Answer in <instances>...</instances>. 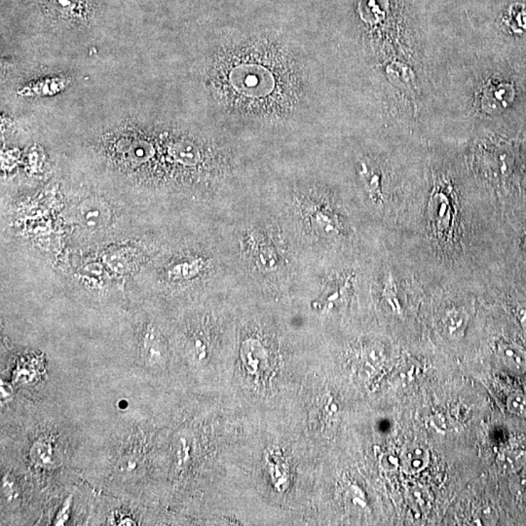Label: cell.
I'll use <instances>...</instances> for the list:
<instances>
[{"label":"cell","instance_id":"1","mask_svg":"<svg viewBox=\"0 0 526 526\" xmlns=\"http://www.w3.org/2000/svg\"><path fill=\"white\" fill-rule=\"evenodd\" d=\"M84 147L100 177L95 187L143 214L212 211L243 168L226 137L167 118H121L102 126Z\"/></svg>","mask_w":526,"mask_h":526},{"label":"cell","instance_id":"2","mask_svg":"<svg viewBox=\"0 0 526 526\" xmlns=\"http://www.w3.org/2000/svg\"><path fill=\"white\" fill-rule=\"evenodd\" d=\"M196 75L207 103L227 124L280 133L316 102V75L305 47L273 31L221 36L204 47Z\"/></svg>","mask_w":526,"mask_h":526},{"label":"cell","instance_id":"3","mask_svg":"<svg viewBox=\"0 0 526 526\" xmlns=\"http://www.w3.org/2000/svg\"><path fill=\"white\" fill-rule=\"evenodd\" d=\"M131 288L161 298H205L239 288L221 229L208 221L159 236Z\"/></svg>","mask_w":526,"mask_h":526},{"label":"cell","instance_id":"4","mask_svg":"<svg viewBox=\"0 0 526 526\" xmlns=\"http://www.w3.org/2000/svg\"><path fill=\"white\" fill-rule=\"evenodd\" d=\"M222 233L239 288L274 295L300 288L307 263L270 204L239 211Z\"/></svg>","mask_w":526,"mask_h":526},{"label":"cell","instance_id":"5","mask_svg":"<svg viewBox=\"0 0 526 526\" xmlns=\"http://www.w3.org/2000/svg\"><path fill=\"white\" fill-rule=\"evenodd\" d=\"M307 264L333 258L351 226L337 194L323 180L298 177L269 202Z\"/></svg>","mask_w":526,"mask_h":526},{"label":"cell","instance_id":"6","mask_svg":"<svg viewBox=\"0 0 526 526\" xmlns=\"http://www.w3.org/2000/svg\"><path fill=\"white\" fill-rule=\"evenodd\" d=\"M356 174L365 195V201L374 209H381L385 202L381 169L369 158H364L358 162Z\"/></svg>","mask_w":526,"mask_h":526},{"label":"cell","instance_id":"7","mask_svg":"<svg viewBox=\"0 0 526 526\" xmlns=\"http://www.w3.org/2000/svg\"><path fill=\"white\" fill-rule=\"evenodd\" d=\"M515 98V88L510 83H500L491 85L486 89L483 95V106L485 110L502 111L512 103Z\"/></svg>","mask_w":526,"mask_h":526},{"label":"cell","instance_id":"8","mask_svg":"<svg viewBox=\"0 0 526 526\" xmlns=\"http://www.w3.org/2000/svg\"><path fill=\"white\" fill-rule=\"evenodd\" d=\"M501 24L516 34H526V2L513 1L499 15Z\"/></svg>","mask_w":526,"mask_h":526},{"label":"cell","instance_id":"9","mask_svg":"<svg viewBox=\"0 0 526 526\" xmlns=\"http://www.w3.org/2000/svg\"><path fill=\"white\" fill-rule=\"evenodd\" d=\"M498 356L506 367L513 372H523L526 370V350L513 342H503L498 345Z\"/></svg>","mask_w":526,"mask_h":526},{"label":"cell","instance_id":"10","mask_svg":"<svg viewBox=\"0 0 526 526\" xmlns=\"http://www.w3.org/2000/svg\"><path fill=\"white\" fill-rule=\"evenodd\" d=\"M429 463V453L421 446L412 444L402 453V467L409 474H417Z\"/></svg>","mask_w":526,"mask_h":526},{"label":"cell","instance_id":"11","mask_svg":"<svg viewBox=\"0 0 526 526\" xmlns=\"http://www.w3.org/2000/svg\"><path fill=\"white\" fill-rule=\"evenodd\" d=\"M468 318L466 309H453L444 316V325L451 335H462L468 323Z\"/></svg>","mask_w":526,"mask_h":526},{"label":"cell","instance_id":"12","mask_svg":"<svg viewBox=\"0 0 526 526\" xmlns=\"http://www.w3.org/2000/svg\"><path fill=\"white\" fill-rule=\"evenodd\" d=\"M31 457L38 465H50L53 462V449L49 444L37 443L31 449Z\"/></svg>","mask_w":526,"mask_h":526},{"label":"cell","instance_id":"13","mask_svg":"<svg viewBox=\"0 0 526 526\" xmlns=\"http://www.w3.org/2000/svg\"><path fill=\"white\" fill-rule=\"evenodd\" d=\"M507 407L513 416L526 418V395L520 392L513 393L508 397Z\"/></svg>","mask_w":526,"mask_h":526},{"label":"cell","instance_id":"14","mask_svg":"<svg viewBox=\"0 0 526 526\" xmlns=\"http://www.w3.org/2000/svg\"><path fill=\"white\" fill-rule=\"evenodd\" d=\"M526 460L523 451H510L504 454L502 463L506 471H515L518 467L523 466Z\"/></svg>","mask_w":526,"mask_h":526},{"label":"cell","instance_id":"15","mask_svg":"<svg viewBox=\"0 0 526 526\" xmlns=\"http://www.w3.org/2000/svg\"><path fill=\"white\" fill-rule=\"evenodd\" d=\"M517 316L520 325H522V327L526 330V302L518 306Z\"/></svg>","mask_w":526,"mask_h":526},{"label":"cell","instance_id":"16","mask_svg":"<svg viewBox=\"0 0 526 526\" xmlns=\"http://www.w3.org/2000/svg\"><path fill=\"white\" fill-rule=\"evenodd\" d=\"M68 505L64 506L63 511L58 515V520H57L56 525H64V522H66V520H68Z\"/></svg>","mask_w":526,"mask_h":526},{"label":"cell","instance_id":"17","mask_svg":"<svg viewBox=\"0 0 526 526\" xmlns=\"http://www.w3.org/2000/svg\"><path fill=\"white\" fill-rule=\"evenodd\" d=\"M522 486H523V488H522V493H523V495H525V497H526V481H523V483H522Z\"/></svg>","mask_w":526,"mask_h":526},{"label":"cell","instance_id":"18","mask_svg":"<svg viewBox=\"0 0 526 526\" xmlns=\"http://www.w3.org/2000/svg\"><path fill=\"white\" fill-rule=\"evenodd\" d=\"M523 248H525L526 251V236L525 237V240H523Z\"/></svg>","mask_w":526,"mask_h":526}]
</instances>
